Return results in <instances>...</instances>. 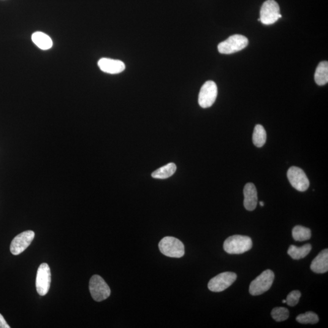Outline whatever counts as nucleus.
<instances>
[{"mask_svg":"<svg viewBox=\"0 0 328 328\" xmlns=\"http://www.w3.org/2000/svg\"><path fill=\"white\" fill-rule=\"evenodd\" d=\"M224 250L229 254H241L251 250V238L244 235H233L225 240Z\"/></svg>","mask_w":328,"mask_h":328,"instance_id":"1","label":"nucleus"},{"mask_svg":"<svg viewBox=\"0 0 328 328\" xmlns=\"http://www.w3.org/2000/svg\"><path fill=\"white\" fill-rule=\"evenodd\" d=\"M159 248L162 254L171 258H181L185 254L184 244L175 237L162 238L159 243Z\"/></svg>","mask_w":328,"mask_h":328,"instance_id":"2","label":"nucleus"},{"mask_svg":"<svg viewBox=\"0 0 328 328\" xmlns=\"http://www.w3.org/2000/svg\"><path fill=\"white\" fill-rule=\"evenodd\" d=\"M274 273L271 270H266L252 281L249 287V292L252 295H262L269 290L274 280Z\"/></svg>","mask_w":328,"mask_h":328,"instance_id":"3","label":"nucleus"},{"mask_svg":"<svg viewBox=\"0 0 328 328\" xmlns=\"http://www.w3.org/2000/svg\"><path fill=\"white\" fill-rule=\"evenodd\" d=\"M89 291L93 299L96 302H102L110 296L111 289L104 279L98 275H94L90 279Z\"/></svg>","mask_w":328,"mask_h":328,"instance_id":"4","label":"nucleus"},{"mask_svg":"<svg viewBox=\"0 0 328 328\" xmlns=\"http://www.w3.org/2000/svg\"><path fill=\"white\" fill-rule=\"evenodd\" d=\"M248 39L245 36L234 35L219 43L218 49L221 54H231L243 50L248 45Z\"/></svg>","mask_w":328,"mask_h":328,"instance_id":"5","label":"nucleus"},{"mask_svg":"<svg viewBox=\"0 0 328 328\" xmlns=\"http://www.w3.org/2000/svg\"><path fill=\"white\" fill-rule=\"evenodd\" d=\"M281 17L277 2L274 0H267L264 2L260 10V19L262 24L270 25Z\"/></svg>","mask_w":328,"mask_h":328,"instance_id":"6","label":"nucleus"},{"mask_svg":"<svg viewBox=\"0 0 328 328\" xmlns=\"http://www.w3.org/2000/svg\"><path fill=\"white\" fill-rule=\"evenodd\" d=\"M237 278V275L234 272H226L219 273L208 282V288L210 291L215 292L224 291L231 286Z\"/></svg>","mask_w":328,"mask_h":328,"instance_id":"7","label":"nucleus"},{"mask_svg":"<svg viewBox=\"0 0 328 328\" xmlns=\"http://www.w3.org/2000/svg\"><path fill=\"white\" fill-rule=\"evenodd\" d=\"M218 88L216 84L213 81H207L202 85L199 94L198 103L200 107L209 108L215 103Z\"/></svg>","mask_w":328,"mask_h":328,"instance_id":"8","label":"nucleus"},{"mask_svg":"<svg viewBox=\"0 0 328 328\" xmlns=\"http://www.w3.org/2000/svg\"><path fill=\"white\" fill-rule=\"evenodd\" d=\"M51 272L50 267L47 263L40 264L36 276V289L40 296H45L50 289Z\"/></svg>","mask_w":328,"mask_h":328,"instance_id":"9","label":"nucleus"},{"mask_svg":"<svg viewBox=\"0 0 328 328\" xmlns=\"http://www.w3.org/2000/svg\"><path fill=\"white\" fill-rule=\"evenodd\" d=\"M287 178L293 188L300 192L307 191L310 181L304 171L297 167H292L287 171Z\"/></svg>","mask_w":328,"mask_h":328,"instance_id":"10","label":"nucleus"},{"mask_svg":"<svg viewBox=\"0 0 328 328\" xmlns=\"http://www.w3.org/2000/svg\"><path fill=\"white\" fill-rule=\"evenodd\" d=\"M35 237V233L32 230L23 232L13 238L10 244V252L14 256L23 253L31 245Z\"/></svg>","mask_w":328,"mask_h":328,"instance_id":"11","label":"nucleus"},{"mask_svg":"<svg viewBox=\"0 0 328 328\" xmlns=\"http://www.w3.org/2000/svg\"><path fill=\"white\" fill-rule=\"evenodd\" d=\"M98 66L103 72L111 74H119L126 69V65L123 62L108 58L100 59Z\"/></svg>","mask_w":328,"mask_h":328,"instance_id":"12","label":"nucleus"},{"mask_svg":"<svg viewBox=\"0 0 328 328\" xmlns=\"http://www.w3.org/2000/svg\"><path fill=\"white\" fill-rule=\"evenodd\" d=\"M244 205L247 210L253 211L256 209L258 203V196L256 186L254 184L248 183L244 188Z\"/></svg>","mask_w":328,"mask_h":328,"instance_id":"13","label":"nucleus"},{"mask_svg":"<svg viewBox=\"0 0 328 328\" xmlns=\"http://www.w3.org/2000/svg\"><path fill=\"white\" fill-rule=\"evenodd\" d=\"M311 269L317 273H324L328 270V250L320 252L311 264Z\"/></svg>","mask_w":328,"mask_h":328,"instance_id":"14","label":"nucleus"},{"mask_svg":"<svg viewBox=\"0 0 328 328\" xmlns=\"http://www.w3.org/2000/svg\"><path fill=\"white\" fill-rule=\"evenodd\" d=\"M32 40L37 47L42 50H50L53 45L52 39L42 32H36L32 34Z\"/></svg>","mask_w":328,"mask_h":328,"instance_id":"15","label":"nucleus"},{"mask_svg":"<svg viewBox=\"0 0 328 328\" xmlns=\"http://www.w3.org/2000/svg\"><path fill=\"white\" fill-rule=\"evenodd\" d=\"M314 79L317 85L323 86L328 82V62L324 61L321 62L317 66Z\"/></svg>","mask_w":328,"mask_h":328,"instance_id":"16","label":"nucleus"},{"mask_svg":"<svg viewBox=\"0 0 328 328\" xmlns=\"http://www.w3.org/2000/svg\"><path fill=\"white\" fill-rule=\"evenodd\" d=\"M312 249L310 244H306L302 247H297L291 245L289 247L287 254L294 260H300L305 258L308 256Z\"/></svg>","mask_w":328,"mask_h":328,"instance_id":"17","label":"nucleus"},{"mask_svg":"<svg viewBox=\"0 0 328 328\" xmlns=\"http://www.w3.org/2000/svg\"><path fill=\"white\" fill-rule=\"evenodd\" d=\"M266 132L264 127L261 125H257L252 135L254 144L257 147H262L266 142Z\"/></svg>","mask_w":328,"mask_h":328,"instance_id":"18","label":"nucleus"},{"mask_svg":"<svg viewBox=\"0 0 328 328\" xmlns=\"http://www.w3.org/2000/svg\"><path fill=\"white\" fill-rule=\"evenodd\" d=\"M176 170V165L174 163H169L154 171L151 176L154 178L163 180L174 175Z\"/></svg>","mask_w":328,"mask_h":328,"instance_id":"19","label":"nucleus"},{"mask_svg":"<svg viewBox=\"0 0 328 328\" xmlns=\"http://www.w3.org/2000/svg\"><path fill=\"white\" fill-rule=\"evenodd\" d=\"M292 237L297 241H305L311 238V230L307 227L297 226L292 230Z\"/></svg>","mask_w":328,"mask_h":328,"instance_id":"20","label":"nucleus"},{"mask_svg":"<svg viewBox=\"0 0 328 328\" xmlns=\"http://www.w3.org/2000/svg\"><path fill=\"white\" fill-rule=\"evenodd\" d=\"M296 320L298 322L302 324H316L319 321L318 316L311 311L300 314L297 317Z\"/></svg>","mask_w":328,"mask_h":328,"instance_id":"21","label":"nucleus"},{"mask_svg":"<svg viewBox=\"0 0 328 328\" xmlns=\"http://www.w3.org/2000/svg\"><path fill=\"white\" fill-rule=\"evenodd\" d=\"M271 316L276 322H283L288 319L289 313L287 309L283 307L273 308L271 312Z\"/></svg>","mask_w":328,"mask_h":328,"instance_id":"22","label":"nucleus"},{"mask_svg":"<svg viewBox=\"0 0 328 328\" xmlns=\"http://www.w3.org/2000/svg\"><path fill=\"white\" fill-rule=\"evenodd\" d=\"M301 292L299 291H293L287 295L286 298V303L289 306H296L299 302L301 297Z\"/></svg>","mask_w":328,"mask_h":328,"instance_id":"23","label":"nucleus"},{"mask_svg":"<svg viewBox=\"0 0 328 328\" xmlns=\"http://www.w3.org/2000/svg\"><path fill=\"white\" fill-rule=\"evenodd\" d=\"M9 325L7 324L6 321L4 319L3 316L0 314V328H10Z\"/></svg>","mask_w":328,"mask_h":328,"instance_id":"24","label":"nucleus"},{"mask_svg":"<svg viewBox=\"0 0 328 328\" xmlns=\"http://www.w3.org/2000/svg\"><path fill=\"white\" fill-rule=\"evenodd\" d=\"M260 205L262 206V207H263L264 204L263 202L260 201Z\"/></svg>","mask_w":328,"mask_h":328,"instance_id":"25","label":"nucleus"},{"mask_svg":"<svg viewBox=\"0 0 328 328\" xmlns=\"http://www.w3.org/2000/svg\"><path fill=\"white\" fill-rule=\"evenodd\" d=\"M283 302V303H286V300H283V302Z\"/></svg>","mask_w":328,"mask_h":328,"instance_id":"26","label":"nucleus"}]
</instances>
